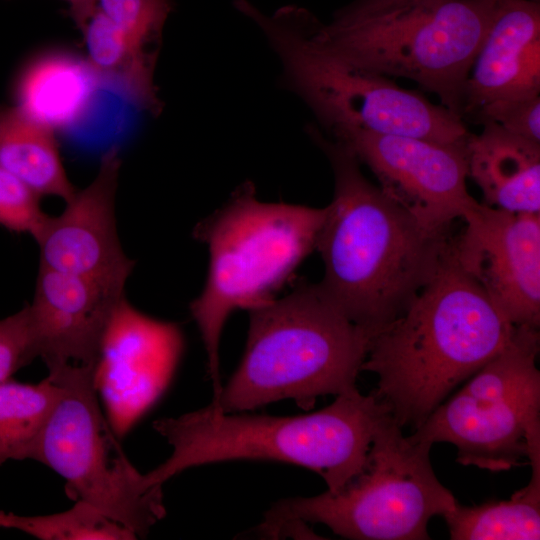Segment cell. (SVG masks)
Here are the masks:
<instances>
[{"label": "cell", "instance_id": "obj_5", "mask_svg": "<svg viewBox=\"0 0 540 540\" xmlns=\"http://www.w3.org/2000/svg\"><path fill=\"white\" fill-rule=\"evenodd\" d=\"M327 215L323 208L264 202L252 182L243 183L217 211L199 222L193 235L209 252L200 295L190 303L207 355L216 405L222 389L219 344L228 317L276 297L301 262L316 249Z\"/></svg>", "mask_w": 540, "mask_h": 540}, {"label": "cell", "instance_id": "obj_26", "mask_svg": "<svg viewBox=\"0 0 540 540\" xmlns=\"http://www.w3.org/2000/svg\"><path fill=\"white\" fill-rule=\"evenodd\" d=\"M39 357L29 306L0 319V382Z\"/></svg>", "mask_w": 540, "mask_h": 540}, {"label": "cell", "instance_id": "obj_8", "mask_svg": "<svg viewBox=\"0 0 540 540\" xmlns=\"http://www.w3.org/2000/svg\"><path fill=\"white\" fill-rule=\"evenodd\" d=\"M431 447L404 436L389 414L373 436L360 473L337 492L280 500L258 530L272 538L283 523L301 521L322 523L346 539H430V519L458 502L432 468Z\"/></svg>", "mask_w": 540, "mask_h": 540}, {"label": "cell", "instance_id": "obj_15", "mask_svg": "<svg viewBox=\"0 0 540 540\" xmlns=\"http://www.w3.org/2000/svg\"><path fill=\"white\" fill-rule=\"evenodd\" d=\"M540 97V2L497 0L465 82L460 118L484 125Z\"/></svg>", "mask_w": 540, "mask_h": 540}, {"label": "cell", "instance_id": "obj_25", "mask_svg": "<svg viewBox=\"0 0 540 540\" xmlns=\"http://www.w3.org/2000/svg\"><path fill=\"white\" fill-rule=\"evenodd\" d=\"M41 196L18 178L0 168V225L15 233L35 236L47 214Z\"/></svg>", "mask_w": 540, "mask_h": 540}, {"label": "cell", "instance_id": "obj_7", "mask_svg": "<svg viewBox=\"0 0 540 540\" xmlns=\"http://www.w3.org/2000/svg\"><path fill=\"white\" fill-rule=\"evenodd\" d=\"M497 0H417L369 16L314 18L315 40L362 70L410 79L460 118L463 90ZM461 119V118H460Z\"/></svg>", "mask_w": 540, "mask_h": 540}, {"label": "cell", "instance_id": "obj_13", "mask_svg": "<svg viewBox=\"0 0 540 540\" xmlns=\"http://www.w3.org/2000/svg\"><path fill=\"white\" fill-rule=\"evenodd\" d=\"M452 238L459 266L514 326H540V214L478 204Z\"/></svg>", "mask_w": 540, "mask_h": 540}, {"label": "cell", "instance_id": "obj_6", "mask_svg": "<svg viewBox=\"0 0 540 540\" xmlns=\"http://www.w3.org/2000/svg\"><path fill=\"white\" fill-rule=\"evenodd\" d=\"M235 6L263 31L281 61L284 84L307 104L327 135L361 130L444 144L466 142L470 132L464 122L444 106L321 46L312 32L315 16L308 10L288 5L266 15L247 0H236Z\"/></svg>", "mask_w": 540, "mask_h": 540}, {"label": "cell", "instance_id": "obj_23", "mask_svg": "<svg viewBox=\"0 0 540 540\" xmlns=\"http://www.w3.org/2000/svg\"><path fill=\"white\" fill-rule=\"evenodd\" d=\"M0 528L16 529L40 540H132L136 535L83 500L64 512L21 516L0 510Z\"/></svg>", "mask_w": 540, "mask_h": 540}, {"label": "cell", "instance_id": "obj_12", "mask_svg": "<svg viewBox=\"0 0 540 540\" xmlns=\"http://www.w3.org/2000/svg\"><path fill=\"white\" fill-rule=\"evenodd\" d=\"M184 347L175 323L150 317L125 296L105 328L94 385L117 438H123L170 384Z\"/></svg>", "mask_w": 540, "mask_h": 540}, {"label": "cell", "instance_id": "obj_27", "mask_svg": "<svg viewBox=\"0 0 540 540\" xmlns=\"http://www.w3.org/2000/svg\"><path fill=\"white\" fill-rule=\"evenodd\" d=\"M414 1L417 0H354L335 14L350 18L363 17L382 13Z\"/></svg>", "mask_w": 540, "mask_h": 540}, {"label": "cell", "instance_id": "obj_20", "mask_svg": "<svg viewBox=\"0 0 540 540\" xmlns=\"http://www.w3.org/2000/svg\"><path fill=\"white\" fill-rule=\"evenodd\" d=\"M0 168L40 196L66 202L76 191L61 161L54 130L16 106H0Z\"/></svg>", "mask_w": 540, "mask_h": 540}, {"label": "cell", "instance_id": "obj_28", "mask_svg": "<svg viewBox=\"0 0 540 540\" xmlns=\"http://www.w3.org/2000/svg\"><path fill=\"white\" fill-rule=\"evenodd\" d=\"M70 4L69 14L78 25L93 10L95 0H66Z\"/></svg>", "mask_w": 540, "mask_h": 540}, {"label": "cell", "instance_id": "obj_16", "mask_svg": "<svg viewBox=\"0 0 540 540\" xmlns=\"http://www.w3.org/2000/svg\"><path fill=\"white\" fill-rule=\"evenodd\" d=\"M124 296V288L39 267L28 306L46 366H95L109 318Z\"/></svg>", "mask_w": 540, "mask_h": 540}, {"label": "cell", "instance_id": "obj_24", "mask_svg": "<svg viewBox=\"0 0 540 540\" xmlns=\"http://www.w3.org/2000/svg\"><path fill=\"white\" fill-rule=\"evenodd\" d=\"M94 7L138 43L148 47L161 36L170 0H95Z\"/></svg>", "mask_w": 540, "mask_h": 540}, {"label": "cell", "instance_id": "obj_21", "mask_svg": "<svg viewBox=\"0 0 540 540\" xmlns=\"http://www.w3.org/2000/svg\"><path fill=\"white\" fill-rule=\"evenodd\" d=\"M531 478L509 500L455 508L443 515L452 540L540 539V444L528 451Z\"/></svg>", "mask_w": 540, "mask_h": 540}, {"label": "cell", "instance_id": "obj_18", "mask_svg": "<svg viewBox=\"0 0 540 540\" xmlns=\"http://www.w3.org/2000/svg\"><path fill=\"white\" fill-rule=\"evenodd\" d=\"M99 84L86 60L66 53L42 55L20 72L16 107L53 130L65 128L82 118Z\"/></svg>", "mask_w": 540, "mask_h": 540}, {"label": "cell", "instance_id": "obj_22", "mask_svg": "<svg viewBox=\"0 0 540 540\" xmlns=\"http://www.w3.org/2000/svg\"><path fill=\"white\" fill-rule=\"evenodd\" d=\"M60 394V384L49 374L37 384L12 378L0 382V465L8 460H35Z\"/></svg>", "mask_w": 540, "mask_h": 540}, {"label": "cell", "instance_id": "obj_1", "mask_svg": "<svg viewBox=\"0 0 540 540\" xmlns=\"http://www.w3.org/2000/svg\"><path fill=\"white\" fill-rule=\"evenodd\" d=\"M307 133L334 174L333 199L316 244L324 264L317 285L348 320L374 337L432 279L452 238L425 229L369 182L344 143L314 125Z\"/></svg>", "mask_w": 540, "mask_h": 540}, {"label": "cell", "instance_id": "obj_4", "mask_svg": "<svg viewBox=\"0 0 540 540\" xmlns=\"http://www.w3.org/2000/svg\"><path fill=\"white\" fill-rule=\"evenodd\" d=\"M372 339L317 284L301 282L249 311L242 360L209 406L233 413L290 399L308 409L319 396L352 392Z\"/></svg>", "mask_w": 540, "mask_h": 540}, {"label": "cell", "instance_id": "obj_11", "mask_svg": "<svg viewBox=\"0 0 540 540\" xmlns=\"http://www.w3.org/2000/svg\"><path fill=\"white\" fill-rule=\"evenodd\" d=\"M330 137L344 143L372 171L382 192L429 231L449 232L455 219L479 204L466 187V142L361 130Z\"/></svg>", "mask_w": 540, "mask_h": 540}, {"label": "cell", "instance_id": "obj_9", "mask_svg": "<svg viewBox=\"0 0 540 540\" xmlns=\"http://www.w3.org/2000/svg\"><path fill=\"white\" fill-rule=\"evenodd\" d=\"M538 328L515 326L507 345L414 430L413 442H446L456 461L491 472L525 464L540 439Z\"/></svg>", "mask_w": 540, "mask_h": 540}, {"label": "cell", "instance_id": "obj_3", "mask_svg": "<svg viewBox=\"0 0 540 540\" xmlns=\"http://www.w3.org/2000/svg\"><path fill=\"white\" fill-rule=\"evenodd\" d=\"M390 408L358 389L323 409L298 416L231 414L210 407L161 418L154 429L172 447L170 456L142 474L145 490L184 470L232 460H271L319 474L337 492L365 465L373 436Z\"/></svg>", "mask_w": 540, "mask_h": 540}, {"label": "cell", "instance_id": "obj_14", "mask_svg": "<svg viewBox=\"0 0 540 540\" xmlns=\"http://www.w3.org/2000/svg\"><path fill=\"white\" fill-rule=\"evenodd\" d=\"M120 165L118 150L106 151L92 182L75 191L59 215L47 214L33 237L40 267L125 288L134 262L124 253L117 231Z\"/></svg>", "mask_w": 540, "mask_h": 540}, {"label": "cell", "instance_id": "obj_10", "mask_svg": "<svg viewBox=\"0 0 540 540\" xmlns=\"http://www.w3.org/2000/svg\"><path fill=\"white\" fill-rule=\"evenodd\" d=\"M94 365L47 366L61 387L41 436L35 461L65 480L72 500H83L110 519L147 536L166 514L162 487L145 490L142 474L125 456L94 385Z\"/></svg>", "mask_w": 540, "mask_h": 540}, {"label": "cell", "instance_id": "obj_17", "mask_svg": "<svg viewBox=\"0 0 540 540\" xmlns=\"http://www.w3.org/2000/svg\"><path fill=\"white\" fill-rule=\"evenodd\" d=\"M466 140L467 176L480 187L485 205L511 212L540 213V142L486 123Z\"/></svg>", "mask_w": 540, "mask_h": 540}, {"label": "cell", "instance_id": "obj_19", "mask_svg": "<svg viewBox=\"0 0 540 540\" xmlns=\"http://www.w3.org/2000/svg\"><path fill=\"white\" fill-rule=\"evenodd\" d=\"M86 49V61L101 83L117 86L137 106L159 108L153 72L156 51L124 33L95 7L78 24Z\"/></svg>", "mask_w": 540, "mask_h": 540}, {"label": "cell", "instance_id": "obj_2", "mask_svg": "<svg viewBox=\"0 0 540 540\" xmlns=\"http://www.w3.org/2000/svg\"><path fill=\"white\" fill-rule=\"evenodd\" d=\"M451 244L405 312L373 337L361 367L378 376L372 393L402 428L417 429L515 329L459 266Z\"/></svg>", "mask_w": 540, "mask_h": 540}]
</instances>
